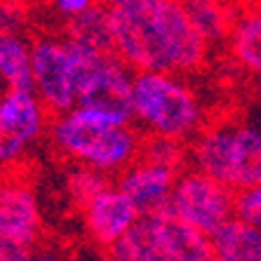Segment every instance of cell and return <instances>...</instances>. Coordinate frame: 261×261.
<instances>
[{
    "instance_id": "obj_13",
    "label": "cell",
    "mask_w": 261,
    "mask_h": 261,
    "mask_svg": "<svg viewBox=\"0 0 261 261\" xmlns=\"http://www.w3.org/2000/svg\"><path fill=\"white\" fill-rule=\"evenodd\" d=\"M221 261H261V226L231 217L212 236Z\"/></svg>"
},
{
    "instance_id": "obj_20",
    "label": "cell",
    "mask_w": 261,
    "mask_h": 261,
    "mask_svg": "<svg viewBox=\"0 0 261 261\" xmlns=\"http://www.w3.org/2000/svg\"><path fill=\"white\" fill-rule=\"evenodd\" d=\"M236 217L261 226V184L236 191Z\"/></svg>"
},
{
    "instance_id": "obj_22",
    "label": "cell",
    "mask_w": 261,
    "mask_h": 261,
    "mask_svg": "<svg viewBox=\"0 0 261 261\" xmlns=\"http://www.w3.org/2000/svg\"><path fill=\"white\" fill-rule=\"evenodd\" d=\"M97 0H55V5L59 12L68 14V17H75V14L85 12V10H90L92 5H94Z\"/></svg>"
},
{
    "instance_id": "obj_1",
    "label": "cell",
    "mask_w": 261,
    "mask_h": 261,
    "mask_svg": "<svg viewBox=\"0 0 261 261\" xmlns=\"http://www.w3.org/2000/svg\"><path fill=\"white\" fill-rule=\"evenodd\" d=\"M55 144L75 160L99 172H113L132 165L139 158L141 137L127 125L111 120L85 106L61 113L52 127Z\"/></svg>"
},
{
    "instance_id": "obj_24",
    "label": "cell",
    "mask_w": 261,
    "mask_h": 261,
    "mask_svg": "<svg viewBox=\"0 0 261 261\" xmlns=\"http://www.w3.org/2000/svg\"><path fill=\"white\" fill-rule=\"evenodd\" d=\"M176 3H181V5H191V3H198V0H176Z\"/></svg>"
},
{
    "instance_id": "obj_5",
    "label": "cell",
    "mask_w": 261,
    "mask_h": 261,
    "mask_svg": "<svg viewBox=\"0 0 261 261\" xmlns=\"http://www.w3.org/2000/svg\"><path fill=\"white\" fill-rule=\"evenodd\" d=\"M127 61L109 55L106 61L78 90V106L101 113L113 125H129L134 118V78L127 73Z\"/></svg>"
},
{
    "instance_id": "obj_2",
    "label": "cell",
    "mask_w": 261,
    "mask_h": 261,
    "mask_svg": "<svg viewBox=\"0 0 261 261\" xmlns=\"http://www.w3.org/2000/svg\"><path fill=\"white\" fill-rule=\"evenodd\" d=\"M134 116L155 134L186 139L202 125V109L189 85L163 71H139L134 78Z\"/></svg>"
},
{
    "instance_id": "obj_25",
    "label": "cell",
    "mask_w": 261,
    "mask_h": 261,
    "mask_svg": "<svg viewBox=\"0 0 261 261\" xmlns=\"http://www.w3.org/2000/svg\"><path fill=\"white\" fill-rule=\"evenodd\" d=\"M256 83H259V87H261V71L256 73Z\"/></svg>"
},
{
    "instance_id": "obj_14",
    "label": "cell",
    "mask_w": 261,
    "mask_h": 261,
    "mask_svg": "<svg viewBox=\"0 0 261 261\" xmlns=\"http://www.w3.org/2000/svg\"><path fill=\"white\" fill-rule=\"evenodd\" d=\"M228 49L245 71L254 75L261 71V5H249L238 12Z\"/></svg>"
},
{
    "instance_id": "obj_23",
    "label": "cell",
    "mask_w": 261,
    "mask_h": 261,
    "mask_svg": "<svg viewBox=\"0 0 261 261\" xmlns=\"http://www.w3.org/2000/svg\"><path fill=\"white\" fill-rule=\"evenodd\" d=\"M38 261H59V259H57L55 254H49V252H45V254L38 256Z\"/></svg>"
},
{
    "instance_id": "obj_16",
    "label": "cell",
    "mask_w": 261,
    "mask_h": 261,
    "mask_svg": "<svg viewBox=\"0 0 261 261\" xmlns=\"http://www.w3.org/2000/svg\"><path fill=\"white\" fill-rule=\"evenodd\" d=\"M0 75L14 90H36L33 68H31V49L12 31L0 29Z\"/></svg>"
},
{
    "instance_id": "obj_6",
    "label": "cell",
    "mask_w": 261,
    "mask_h": 261,
    "mask_svg": "<svg viewBox=\"0 0 261 261\" xmlns=\"http://www.w3.org/2000/svg\"><path fill=\"white\" fill-rule=\"evenodd\" d=\"M33 83L43 106L52 113H66L78 103V87L66 43L36 40L31 45Z\"/></svg>"
},
{
    "instance_id": "obj_10",
    "label": "cell",
    "mask_w": 261,
    "mask_h": 261,
    "mask_svg": "<svg viewBox=\"0 0 261 261\" xmlns=\"http://www.w3.org/2000/svg\"><path fill=\"white\" fill-rule=\"evenodd\" d=\"M83 210H85V221L92 238L103 247H111L141 217L139 207L134 205V200L120 186L118 189H113V186L103 189Z\"/></svg>"
},
{
    "instance_id": "obj_17",
    "label": "cell",
    "mask_w": 261,
    "mask_h": 261,
    "mask_svg": "<svg viewBox=\"0 0 261 261\" xmlns=\"http://www.w3.org/2000/svg\"><path fill=\"white\" fill-rule=\"evenodd\" d=\"M186 7L210 45L219 43V40H228L238 17L236 7L228 0H198Z\"/></svg>"
},
{
    "instance_id": "obj_4",
    "label": "cell",
    "mask_w": 261,
    "mask_h": 261,
    "mask_svg": "<svg viewBox=\"0 0 261 261\" xmlns=\"http://www.w3.org/2000/svg\"><path fill=\"white\" fill-rule=\"evenodd\" d=\"M160 43L170 61L172 73H193L205 66L210 43L195 26L189 7L176 0H160L151 10Z\"/></svg>"
},
{
    "instance_id": "obj_19",
    "label": "cell",
    "mask_w": 261,
    "mask_h": 261,
    "mask_svg": "<svg viewBox=\"0 0 261 261\" xmlns=\"http://www.w3.org/2000/svg\"><path fill=\"white\" fill-rule=\"evenodd\" d=\"M109 186H111L109 179L99 170H94V167L71 172V176H68V191H71L73 200L78 202L80 207H85L94 195L101 193V191L109 189Z\"/></svg>"
},
{
    "instance_id": "obj_12",
    "label": "cell",
    "mask_w": 261,
    "mask_h": 261,
    "mask_svg": "<svg viewBox=\"0 0 261 261\" xmlns=\"http://www.w3.org/2000/svg\"><path fill=\"white\" fill-rule=\"evenodd\" d=\"M226 184L233 189H247L261 184V127L236 122L228 148V176Z\"/></svg>"
},
{
    "instance_id": "obj_15",
    "label": "cell",
    "mask_w": 261,
    "mask_h": 261,
    "mask_svg": "<svg viewBox=\"0 0 261 261\" xmlns=\"http://www.w3.org/2000/svg\"><path fill=\"white\" fill-rule=\"evenodd\" d=\"M109 252L111 261H172L160 245L148 214H141L137 224L111 245Z\"/></svg>"
},
{
    "instance_id": "obj_18",
    "label": "cell",
    "mask_w": 261,
    "mask_h": 261,
    "mask_svg": "<svg viewBox=\"0 0 261 261\" xmlns=\"http://www.w3.org/2000/svg\"><path fill=\"white\" fill-rule=\"evenodd\" d=\"M68 38L71 40H83L94 47L103 49V52H116L113 49V38H111V26H109V12L101 0H97L90 10L75 14L68 19Z\"/></svg>"
},
{
    "instance_id": "obj_11",
    "label": "cell",
    "mask_w": 261,
    "mask_h": 261,
    "mask_svg": "<svg viewBox=\"0 0 261 261\" xmlns=\"http://www.w3.org/2000/svg\"><path fill=\"white\" fill-rule=\"evenodd\" d=\"M176 179L179 167L139 158L125 167L118 186L132 198L141 214H148L172 198Z\"/></svg>"
},
{
    "instance_id": "obj_27",
    "label": "cell",
    "mask_w": 261,
    "mask_h": 261,
    "mask_svg": "<svg viewBox=\"0 0 261 261\" xmlns=\"http://www.w3.org/2000/svg\"><path fill=\"white\" fill-rule=\"evenodd\" d=\"M217 261H221V259H217Z\"/></svg>"
},
{
    "instance_id": "obj_8",
    "label": "cell",
    "mask_w": 261,
    "mask_h": 261,
    "mask_svg": "<svg viewBox=\"0 0 261 261\" xmlns=\"http://www.w3.org/2000/svg\"><path fill=\"white\" fill-rule=\"evenodd\" d=\"M43 233V219L36 195L19 174H5L0 179V238L19 245H33Z\"/></svg>"
},
{
    "instance_id": "obj_9",
    "label": "cell",
    "mask_w": 261,
    "mask_h": 261,
    "mask_svg": "<svg viewBox=\"0 0 261 261\" xmlns=\"http://www.w3.org/2000/svg\"><path fill=\"white\" fill-rule=\"evenodd\" d=\"M163 249L172 261H217V247L210 233L200 231L198 226L189 224L174 212L167 200L158 210L148 212Z\"/></svg>"
},
{
    "instance_id": "obj_7",
    "label": "cell",
    "mask_w": 261,
    "mask_h": 261,
    "mask_svg": "<svg viewBox=\"0 0 261 261\" xmlns=\"http://www.w3.org/2000/svg\"><path fill=\"white\" fill-rule=\"evenodd\" d=\"M45 125L43 101L29 90L10 87L0 99V163H17L26 144L36 139Z\"/></svg>"
},
{
    "instance_id": "obj_3",
    "label": "cell",
    "mask_w": 261,
    "mask_h": 261,
    "mask_svg": "<svg viewBox=\"0 0 261 261\" xmlns=\"http://www.w3.org/2000/svg\"><path fill=\"white\" fill-rule=\"evenodd\" d=\"M170 202L179 217L210 236L236 217V189L200 170L176 179Z\"/></svg>"
},
{
    "instance_id": "obj_21",
    "label": "cell",
    "mask_w": 261,
    "mask_h": 261,
    "mask_svg": "<svg viewBox=\"0 0 261 261\" xmlns=\"http://www.w3.org/2000/svg\"><path fill=\"white\" fill-rule=\"evenodd\" d=\"M0 261H38L29 245H19L14 240L0 238Z\"/></svg>"
},
{
    "instance_id": "obj_26",
    "label": "cell",
    "mask_w": 261,
    "mask_h": 261,
    "mask_svg": "<svg viewBox=\"0 0 261 261\" xmlns=\"http://www.w3.org/2000/svg\"><path fill=\"white\" fill-rule=\"evenodd\" d=\"M0 179H3V163H0Z\"/></svg>"
}]
</instances>
